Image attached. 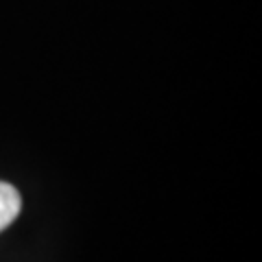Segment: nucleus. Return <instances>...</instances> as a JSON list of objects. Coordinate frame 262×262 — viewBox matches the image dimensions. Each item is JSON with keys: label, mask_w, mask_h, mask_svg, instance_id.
Returning a JSON list of instances; mask_svg holds the SVG:
<instances>
[{"label": "nucleus", "mask_w": 262, "mask_h": 262, "mask_svg": "<svg viewBox=\"0 0 262 262\" xmlns=\"http://www.w3.org/2000/svg\"><path fill=\"white\" fill-rule=\"evenodd\" d=\"M20 208H22L20 192L11 184L0 182V232L13 223L15 216L20 214Z\"/></svg>", "instance_id": "obj_1"}]
</instances>
